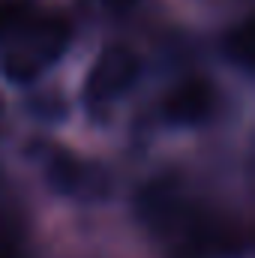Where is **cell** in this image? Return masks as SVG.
<instances>
[{
    "label": "cell",
    "instance_id": "cell-9",
    "mask_svg": "<svg viewBox=\"0 0 255 258\" xmlns=\"http://www.w3.org/2000/svg\"><path fill=\"white\" fill-rule=\"evenodd\" d=\"M105 3H108V6H132L135 0H105Z\"/></svg>",
    "mask_w": 255,
    "mask_h": 258
},
{
    "label": "cell",
    "instance_id": "cell-8",
    "mask_svg": "<svg viewBox=\"0 0 255 258\" xmlns=\"http://www.w3.org/2000/svg\"><path fill=\"white\" fill-rule=\"evenodd\" d=\"M0 258H21L15 237H0Z\"/></svg>",
    "mask_w": 255,
    "mask_h": 258
},
{
    "label": "cell",
    "instance_id": "cell-1",
    "mask_svg": "<svg viewBox=\"0 0 255 258\" xmlns=\"http://www.w3.org/2000/svg\"><path fill=\"white\" fill-rule=\"evenodd\" d=\"M15 36H18V42L12 48H6L0 66L12 81L30 84L66 51V45L72 39V21L63 12H42V15L30 18Z\"/></svg>",
    "mask_w": 255,
    "mask_h": 258
},
{
    "label": "cell",
    "instance_id": "cell-7",
    "mask_svg": "<svg viewBox=\"0 0 255 258\" xmlns=\"http://www.w3.org/2000/svg\"><path fill=\"white\" fill-rule=\"evenodd\" d=\"M30 111H33V114H42V117H48V120H57V117L66 114V99L60 93H54V90L36 93V96H30Z\"/></svg>",
    "mask_w": 255,
    "mask_h": 258
},
{
    "label": "cell",
    "instance_id": "cell-5",
    "mask_svg": "<svg viewBox=\"0 0 255 258\" xmlns=\"http://www.w3.org/2000/svg\"><path fill=\"white\" fill-rule=\"evenodd\" d=\"M30 18H33V3L30 0H0V39L15 36Z\"/></svg>",
    "mask_w": 255,
    "mask_h": 258
},
{
    "label": "cell",
    "instance_id": "cell-10",
    "mask_svg": "<svg viewBox=\"0 0 255 258\" xmlns=\"http://www.w3.org/2000/svg\"><path fill=\"white\" fill-rule=\"evenodd\" d=\"M3 120H6V102H3V96H0V126H3Z\"/></svg>",
    "mask_w": 255,
    "mask_h": 258
},
{
    "label": "cell",
    "instance_id": "cell-2",
    "mask_svg": "<svg viewBox=\"0 0 255 258\" xmlns=\"http://www.w3.org/2000/svg\"><path fill=\"white\" fill-rule=\"evenodd\" d=\"M138 69H141V57L135 54V48L120 45V42L105 45L84 78V99L90 105H105L117 99L135 84Z\"/></svg>",
    "mask_w": 255,
    "mask_h": 258
},
{
    "label": "cell",
    "instance_id": "cell-6",
    "mask_svg": "<svg viewBox=\"0 0 255 258\" xmlns=\"http://www.w3.org/2000/svg\"><path fill=\"white\" fill-rule=\"evenodd\" d=\"M225 54L228 60L240 66H249V54H252V42H249V21L237 24L234 30L225 33Z\"/></svg>",
    "mask_w": 255,
    "mask_h": 258
},
{
    "label": "cell",
    "instance_id": "cell-3",
    "mask_svg": "<svg viewBox=\"0 0 255 258\" xmlns=\"http://www.w3.org/2000/svg\"><path fill=\"white\" fill-rule=\"evenodd\" d=\"M45 174L57 192L72 195V198L99 201L111 192V174L99 162H84V159L72 156L69 150H54Z\"/></svg>",
    "mask_w": 255,
    "mask_h": 258
},
{
    "label": "cell",
    "instance_id": "cell-4",
    "mask_svg": "<svg viewBox=\"0 0 255 258\" xmlns=\"http://www.w3.org/2000/svg\"><path fill=\"white\" fill-rule=\"evenodd\" d=\"M216 111V87L204 75L177 81L162 99V117L174 126H198Z\"/></svg>",
    "mask_w": 255,
    "mask_h": 258
}]
</instances>
